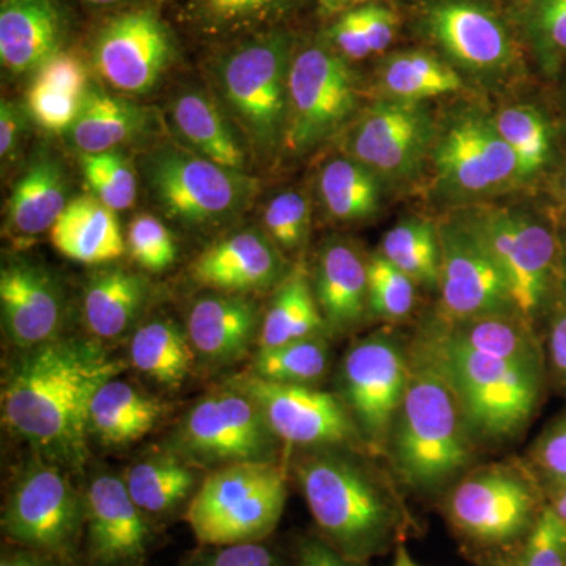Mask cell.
Segmentation results:
<instances>
[{
	"instance_id": "obj_1",
	"label": "cell",
	"mask_w": 566,
	"mask_h": 566,
	"mask_svg": "<svg viewBox=\"0 0 566 566\" xmlns=\"http://www.w3.org/2000/svg\"><path fill=\"white\" fill-rule=\"evenodd\" d=\"M123 370L125 363L95 340L57 337L25 349L3 382V424L44 460L81 468L93 397Z\"/></svg>"
},
{
	"instance_id": "obj_2",
	"label": "cell",
	"mask_w": 566,
	"mask_h": 566,
	"mask_svg": "<svg viewBox=\"0 0 566 566\" xmlns=\"http://www.w3.org/2000/svg\"><path fill=\"white\" fill-rule=\"evenodd\" d=\"M297 480L319 538L342 556L367 564L401 543L408 516L353 458L324 449L297 464Z\"/></svg>"
},
{
	"instance_id": "obj_3",
	"label": "cell",
	"mask_w": 566,
	"mask_h": 566,
	"mask_svg": "<svg viewBox=\"0 0 566 566\" xmlns=\"http://www.w3.org/2000/svg\"><path fill=\"white\" fill-rule=\"evenodd\" d=\"M411 375L389 439L395 469L411 490H439L464 471L472 436L452 386L411 346Z\"/></svg>"
},
{
	"instance_id": "obj_4",
	"label": "cell",
	"mask_w": 566,
	"mask_h": 566,
	"mask_svg": "<svg viewBox=\"0 0 566 566\" xmlns=\"http://www.w3.org/2000/svg\"><path fill=\"white\" fill-rule=\"evenodd\" d=\"M412 346L446 376L474 438H513L531 422L542 397L543 363H515L471 352L428 326Z\"/></svg>"
},
{
	"instance_id": "obj_5",
	"label": "cell",
	"mask_w": 566,
	"mask_h": 566,
	"mask_svg": "<svg viewBox=\"0 0 566 566\" xmlns=\"http://www.w3.org/2000/svg\"><path fill=\"white\" fill-rule=\"evenodd\" d=\"M501 268L521 318L534 326L560 290L558 232L542 216L517 207L468 205L458 214Z\"/></svg>"
},
{
	"instance_id": "obj_6",
	"label": "cell",
	"mask_w": 566,
	"mask_h": 566,
	"mask_svg": "<svg viewBox=\"0 0 566 566\" xmlns=\"http://www.w3.org/2000/svg\"><path fill=\"white\" fill-rule=\"evenodd\" d=\"M285 472L274 463H237L214 469L185 510L200 546L264 542L285 510Z\"/></svg>"
},
{
	"instance_id": "obj_7",
	"label": "cell",
	"mask_w": 566,
	"mask_h": 566,
	"mask_svg": "<svg viewBox=\"0 0 566 566\" xmlns=\"http://www.w3.org/2000/svg\"><path fill=\"white\" fill-rule=\"evenodd\" d=\"M293 40L275 32L248 41L216 66V82L253 151L271 158L285 145Z\"/></svg>"
},
{
	"instance_id": "obj_8",
	"label": "cell",
	"mask_w": 566,
	"mask_h": 566,
	"mask_svg": "<svg viewBox=\"0 0 566 566\" xmlns=\"http://www.w3.org/2000/svg\"><path fill=\"white\" fill-rule=\"evenodd\" d=\"M159 210L189 229H211L240 218L259 191V181L197 155L181 144L153 148L140 163Z\"/></svg>"
},
{
	"instance_id": "obj_9",
	"label": "cell",
	"mask_w": 566,
	"mask_h": 566,
	"mask_svg": "<svg viewBox=\"0 0 566 566\" xmlns=\"http://www.w3.org/2000/svg\"><path fill=\"white\" fill-rule=\"evenodd\" d=\"M84 495L62 465L35 461L11 483L2 510V534L13 546L76 566L84 542Z\"/></svg>"
},
{
	"instance_id": "obj_10",
	"label": "cell",
	"mask_w": 566,
	"mask_h": 566,
	"mask_svg": "<svg viewBox=\"0 0 566 566\" xmlns=\"http://www.w3.org/2000/svg\"><path fill=\"white\" fill-rule=\"evenodd\" d=\"M428 163L436 192L452 202L480 203L523 186L515 153L482 112L460 111L438 126Z\"/></svg>"
},
{
	"instance_id": "obj_11",
	"label": "cell",
	"mask_w": 566,
	"mask_h": 566,
	"mask_svg": "<svg viewBox=\"0 0 566 566\" xmlns=\"http://www.w3.org/2000/svg\"><path fill=\"white\" fill-rule=\"evenodd\" d=\"M546 504L526 476L512 468L482 469L465 476L447 494L450 527L472 547L499 556L516 546L534 526Z\"/></svg>"
},
{
	"instance_id": "obj_12",
	"label": "cell",
	"mask_w": 566,
	"mask_h": 566,
	"mask_svg": "<svg viewBox=\"0 0 566 566\" xmlns=\"http://www.w3.org/2000/svg\"><path fill=\"white\" fill-rule=\"evenodd\" d=\"M277 436L249 395L230 387L207 395L186 412L169 439L170 452L192 465L273 463Z\"/></svg>"
},
{
	"instance_id": "obj_13",
	"label": "cell",
	"mask_w": 566,
	"mask_h": 566,
	"mask_svg": "<svg viewBox=\"0 0 566 566\" xmlns=\"http://www.w3.org/2000/svg\"><path fill=\"white\" fill-rule=\"evenodd\" d=\"M359 84L348 61L329 44L294 52L289 77L285 145L294 155L315 150L353 120Z\"/></svg>"
},
{
	"instance_id": "obj_14",
	"label": "cell",
	"mask_w": 566,
	"mask_h": 566,
	"mask_svg": "<svg viewBox=\"0 0 566 566\" xmlns=\"http://www.w3.org/2000/svg\"><path fill=\"white\" fill-rule=\"evenodd\" d=\"M409 375V349L386 331L360 338L342 360L340 398L371 452L389 447Z\"/></svg>"
},
{
	"instance_id": "obj_15",
	"label": "cell",
	"mask_w": 566,
	"mask_h": 566,
	"mask_svg": "<svg viewBox=\"0 0 566 566\" xmlns=\"http://www.w3.org/2000/svg\"><path fill=\"white\" fill-rule=\"evenodd\" d=\"M438 132L424 103L381 98L345 133L344 155L363 163L385 182H409L430 161Z\"/></svg>"
},
{
	"instance_id": "obj_16",
	"label": "cell",
	"mask_w": 566,
	"mask_h": 566,
	"mask_svg": "<svg viewBox=\"0 0 566 566\" xmlns=\"http://www.w3.org/2000/svg\"><path fill=\"white\" fill-rule=\"evenodd\" d=\"M232 387L262 409L279 441L322 449L367 447L344 400L312 386L279 385L259 376H237Z\"/></svg>"
},
{
	"instance_id": "obj_17",
	"label": "cell",
	"mask_w": 566,
	"mask_h": 566,
	"mask_svg": "<svg viewBox=\"0 0 566 566\" xmlns=\"http://www.w3.org/2000/svg\"><path fill=\"white\" fill-rule=\"evenodd\" d=\"M438 230L441 279L436 316L442 319L520 316L501 268L480 238L457 216L439 222Z\"/></svg>"
},
{
	"instance_id": "obj_18",
	"label": "cell",
	"mask_w": 566,
	"mask_h": 566,
	"mask_svg": "<svg viewBox=\"0 0 566 566\" xmlns=\"http://www.w3.org/2000/svg\"><path fill=\"white\" fill-rule=\"evenodd\" d=\"M174 46L163 21L150 10L118 14L96 35L92 62L114 91L145 95L161 81Z\"/></svg>"
},
{
	"instance_id": "obj_19",
	"label": "cell",
	"mask_w": 566,
	"mask_h": 566,
	"mask_svg": "<svg viewBox=\"0 0 566 566\" xmlns=\"http://www.w3.org/2000/svg\"><path fill=\"white\" fill-rule=\"evenodd\" d=\"M84 560L87 566H144L156 545L151 517L133 501L123 479L96 476L84 494Z\"/></svg>"
},
{
	"instance_id": "obj_20",
	"label": "cell",
	"mask_w": 566,
	"mask_h": 566,
	"mask_svg": "<svg viewBox=\"0 0 566 566\" xmlns=\"http://www.w3.org/2000/svg\"><path fill=\"white\" fill-rule=\"evenodd\" d=\"M424 31L461 69L497 74L516 61V46L501 18L474 0H434Z\"/></svg>"
},
{
	"instance_id": "obj_21",
	"label": "cell",
	"mask_w": 566,
	"mask_h": 566,
	"mask_svg": "<svg viewBox=\"0 0 566 566\" xmlns=\"http://www.w3.org/2000/svg\"><path fill=\"white\" fill-rule=\"evenodd\" d=\"M0 314L3 334L22 352L55 340L65 316L57 279L31 260H10L0 271Z\"/></svg>"
},
{
	"instance_id": "obj_22",
	"label": "cell",
	"mask_w": 566,
	"mask_h": 566,
	"mask_svg": "<svg viewBox=\"0 0 566 566\" xmlns=\"http://www.w3.org/2000/svg\"><path fill=\"white\" fill-rule=\"evenodd\" d=\"M289 274L285 256L263 229L229 234L192 264L193 281L221 293L268 292Z\"/></svg>"
},
{
	"instance_id": "obj_23",
	"label": "cell",
	"mask_w": 566,
	"mask_h": 566,
	"mask_svg": "<svg viewBox=\"0 0 566 566\" xmlns=\"http://www.w3.org/2000/svg\"><path fill=\"white\" fill-rule=\"evenodd\" d=\"M259 308L244 294L208 293L189 308L186 333L205 363L226 365L243 359L260 337Z\"/></svg>"
},
{
	"instance_id": "obj_24",
	"label": "cell",
	"mask_w": 566,
	"mask_h": 566,
	"mask_svg": "<svg viewBox=\"0 0 566 566\" xmlns=\"http://www.w3.org/2000/svg\"><path fill=\"white\" fill-rule=\"evenodd\" d=\"M312 286L327 333H352L367 318L368 259L352 241L334 237L319 248Z\"/></svg>"
},
{
	"instance_id": "obj_25",
	"label": "cell",
	"mask_w": 566,
	"mask_h": 566,
	"mask_svg": "<svg viewBox=\"0 0 566 566\" xmlns=\"http://www.w3.org/2000/svg\"><path fill=\"white\" fill-rule=\"evenodd\" d=\"M65 40V18L55 0H3L0 61L14 76L35 73Z\"/></svg>"
},
{
	"instance_id": "obj_26",
	"label": "cell",
	"mask_w": 566,
	"mask_h": 566,
	"mask_svg": "<svg viewBox=\"0 0 566 566\" xmlns=\"http://www.w3.org/2000/svg\"><path fill=\"white\" fill-rule=\"evenodd\" d=\"M70 200L69 175L61 159L48 150L36 153L10 193L7 232L14 240L51 232Z\"/></svg>"
},
{
	"instance_id": "obj_27",
	"label": "cell",
	"mask_w": 566,
	"mask_h": 566,
	"mask_svg": "<svg viewBox=\"0 0 566 566\" xmlns=\"http://www.w3.org/2000/svg\"><path fill=\"white\" fill-rule=\"evenodd\" d=\"M170 125L182 147L212 163L245 172L248 155L229 115L208 93L188 88L175 96Z\"/></svg>"
},
{
	"instance_id": "obj_28",
	"label": "cell",
	"mask_w": 566,
	"mask_h": 566,
	"mask_svg": "<svg viewBox=\"0 0 566 566\" xmlns=\"http://www.w3.org/2000/svg\"><path fill=\"white\" fill-rule=\"evenodd\" d=\"M50 238L63 256L77 263H112L126 251V240L115 211L92 193L70 200L52 226Z\"/></svg>"
},
{
	"instance_id": "obj_29",
	"label": "cell",
	"mask_w": 566,
	"mask_h": 566,
	"mask_svg": "<svg viewBox=\"0 0 566 566\" xmlns=\"http://www.w3.org/2000/svg\"><path fill=\"white\" fill-rule=\"evenodd\" d=\"M151 296V283L123 266L103 268L84 289V322L96 338L122 337L140 318Z\"/></svg>"
},
{
	"instance_id": "obj_30",
	"label": "cell",
	"mask_w": 566,
	"mask_h": 566,
	"mask_svg": "<svg viewBox=\"0 0 566 566\" xmlns=\"http://www.w3.org/2000/svg\"><path fill=\"white\" fill-rule=\"evenodd\" d=\"M91 87L85 63L73 52H57L33 73L25 111L46 132L65 134L76 122Z\"/></svg>"
},
{
	"instance_id": "obj_31",
	"label": "cell",
	"mask_w": 566,
	"mask_h": 566,
	"mask_svg": "<svg viewBox=\"0 0 566 566\" xmlns=\"http://www.w3.org/2000/svg\"><path fill=\"white\" fill-rule=\"evenodd\" d=\"M150 126V112L137 103L92 85L80 115L63 134L80 155L120 150Z\"/></svg>"
},
{
	"instance_id": "obj_32",
	"label": "cell",
	"mask_w": 566,
	"mask_h": 566,
	"mask_svg": "<svg viewBox=\"0 0 566 566\" xmlns=\"http://www.w3.org/2000/svg\"><path fill=\"white\" fill-rule=\"evenodd\" d=\"M428 327L446 340L471 352L515 363H543L534 326L517 315L464 319H442L436 316Z\"/></svg>"
},
{
	"instance_id": "obj_33",
	"label": "cell",
	"mask_w": 566,
	"mask_h": 566,
	"mask_svg": "<svg viewBox=\"0 0 566 566\" xmlns=\"http://www.w3.org/2000/svg\"><path fill=\"white\" fill-rule=\"evenodd\" d=\"M163 415L161 401L114 378L93 397L88 433L103 446H129L150 433Z\"/></svg>"
},
{
	"instance_id": "obj_34",
	"label": "cell",
	"mask_w": 566,
	"mask_h": 566,
	"mask_svg": "<svg viewBox=\"0 0 566 566\" xmlns=\"http://www.w3.org/2000/svg\"><path fill=\"white\" fill-rule=\"evenodd\" d=\"M386 182L352 156H335L316 177L324 211L338 222H363L381 211Z\"/></svg>"
},
{
	"instance_id": "obj_35",
	"label": "cell",
	"mask_w": 566,
	"mask_h": 566,
	"mask_svg": "<svg viewBox=\"0 0 566 566\" xmlns=\"http://www.w3.org/2000/svg\"><path fill=\"white\" fill-rule=\"evenodd\" d=\"M123 482L136 505L155 521L191 502L197 472L191 463L167 450L137 461L126 471Z\"/></svg>"
},
{
	"instance_id": "obj_36",
	"label": "cell",
	"mask_w": 566,
	"mask_h": 566,
	"mask_svg": "<svg viewBox=\"0 0 566 566\" xmlns=\"http://www.w3.org/2000/svg\"><path fill=\"white\" fill-rule=\"evenodd\" d=\"M326 333L311 279L303 268H294L275 289L273 301L262 318L259 348H274L303 338L322 337Z\"/></svg>"
},
{
	"instance_id": "obj_37",
	"label": "cell",
	"mask_w": 566,
	"mask_h": 566,
	"mask_svg": "<svg viewBox=\"0 0 566 566\" xmlns=\"http://www.w3.org/2000/svg\"><path fill=\"white\" fill-rule=\"evenodd\" d=\"M129 356L140 374L170 389L188 379L196 360L188 333L169 318L142 324L133 335Z\"/></svg>"
},
{
	"instance_id": "obj_38",
	"label": "cell",
	"mask_w": 566,
	"mask_h": 566,
	"mask_svg": "<svg viewBox=\"0 0 566 566\" xmlns=\"http://www.w3.org/2000/svg\"><path fill=\"white\" fill-rule=\"evenodd\" d=\"M385 98L424 103L464 87L452 65L427 51L395 52L382 62L378 74Z\"/></svg>"
},
{
	"instance_id": "obj_39",
	"label": "cell",
	"mask_w": 566,
	"mask_h": 566,
	"mask_svg": "<svg viewBox=\"0 0 566 566\" xmlns=\"http://www.w3.org/2000/svg\"><path fill=\"white\" fill-rule=\"evenodd\" d=\"M495 128L515 153L523 185L536 180L556 159V132L545 112L531 104L505 107L493 117Z\"/></svg>"
},
{
	"instance_id": "obj_40",
	"label": "cell",
	"mask_w": 566,
	"mask_h": 566,
	"mask_svg": "<svg viewBox=\"0 0 566 566\" xmlns=\"http://www.w3.org/2000/svg\"><path fill=\"white\" fill-rule=\"evenodd\" d=\"M379 253L419 286L438 292L441 279V243L438 223L408 218L382 237Z\"/></svg>"
},
{
	"instance_id": "obj_41",
	"label": "cell",
	"mask_w": 566,
	"mask_h": 566,
	"mask_svg": "<svg viewBox=\"0 0 566 566\" xmlns=\"http://www.w3.org/2000/svg\"><path fill=\"white\" fill-rule=\"evenodd\" d=\"M398 17L382 2L364 3L340 14L327 29L326 43L346 61L385 52L397 35Z\"/></svg>"
},
{
	"instance_id": "obj_42",
	"label": "cell",
	"mask_w": 566,
	"mask_h": 566,
	"mask_svg": "<svg viewBox=\"0 0 566 566\" xmlns=\"http://www.w3.org/2000/svg\"><path fill=\"white\" fill-rule=\"evenodd\" d=\"M329 367V346L324 335L303 340L259 348L251 374L279 385L311 386L323 378Z\"/></svg>"
},
{
	"instance_id": "obj_43",
	"label": "cell",
	"mask_w": 566,
	"mask_h": 566,
	"mask_svg": "<svg viewBox=\"0 0 566 566\" xmlns=\"http://www.w3.org/2000/svg\"><path fill=\"white\" fill-rule=\"evenodd\" d=\"M417 283L398 270L382 253L368 256V316L387 323H400L412 314Z\"/></svg>"
},
{
	"instance_id": "obj_44",
	"label": "cell",
	"mask_w": 566,
	"mask_h": 566,
	"mask_svg": "<svg viewBox=\"0 0 566 566\" xmlns=\"http://www.w3.org/2000/svg\"><path fill=\"white\" fill-rule=\"evenodd\" d=\"M84 180L93 197L112 211H125L136 203L137 172L120 150L80 155Z\"/></svg>"
},
{
	"instance_id": "obj_45",
	"label": "cell",
	"mask_w": 566,
	"mask_h": 566,
	"mask_svg": "<svg viewBox=\"0 0 566 566\" xmlns=\"http://www.w3.org/2000/svg\"><path fill=\"white\" fill-rule=\"evenodd\" d=\"M480 566H566V523L545 505L528 534Z\"/></svg>"
},
{
	"instance_id": "obj_46",
	"label": "cell",
	"mask_w": 566,
	"mask_h": 566,
	"mask_svg": "<svg viewBox=\"0 0 566 566\" xmlns=\"http://www.w3.org/2000/svg\"><path fill=\"white\" fill-rule=\"evenodd\" d=\"M311 223V200L300 189L275 193L263 210V230L283 255L303 251Z\"/></svg>"
},
{
	"instance_id": "obj_47",
	"label": "cell",
	"mask_w": 566,
	"mask_h": 566,
	"mask_svg": "<svg viewBox=\"0 0 566 566\" xmlns=\"http://www.w3.org/2000/svg\"><path fill=\"white\" fill-rule=\"evenodd\" d=\"M527 35L547 73L566 62V0H536L528 14Z\"/></svg>"
},
{
	"instance_id": "obj_48",
	"label": "cell",
	"mask_w": 566,
	"mask_h": 566,
	"mask_svg": "<svg viewBox=\"0 0 566 566\" xmlns=\"http://www.w3.org/2000/svg\"><path fill=\"white\" fill-rule=\"evenodd\" d=\"M126 249L134 262L150 273H163L177 260V243L161 219L139 214L133 219L126 233Z\"/></svg>"
},
{
	"instance_id": "obj_49",
	"label": "cell",
	"mask_w": 566,
	"mask_h": 566,
	"mask_svg": "<svg viewBox=\"0 0 566 566\" xmlns=\"http://www.w3.org/2000/svg\"><path fill=\"white\" fill-rule=\"evenodd\" d=\"M181 566H286L282 554L270 543L202 546L186 558Z\"/></svg>"
},
{
	"instance_id": "obj_50",
	"label": "cell",
	"mask_w": 566,
	"mask_h": 566,
	"mask_svg": "<svg viewBox=\"0 0 566 566\" xmlns=\"http://www.w3.org/2000/svg\"><path fill=\"white\" fill-rule=\"evenodd\" d=\"M532 458L549 495L566 486V417L547 428L536 441Z\"/></svg>"
},
{
	"instance_id": "obj_51",
	"label": "cell",
	"mask_w": 566,
	"mask_h": 566,
	"mask_svg": "<svg viewBox=\"0 0 566 566\" xmlns=\"http://www.w3.org/2000/svg\"><path fill=\"white\" fill-rule=\"evenodd\" d=\"M208 17L229 25H248L270 18L290 0H200Z\"/></svg>"
},
{
	"instance_id": "obj_52",
	"label": "cell",
	"mask_w": 566,
	"mask_h": 566,
	"mask_svg": "<svg viewBox=\"0 0 566 566\" xmlns=\"http://www.w3.org/2000/svg\"><path fill=\"white\" fill-rule=\"evenodd\" d=\"M25 112L10 99H2L0 104V158L3 164L13 161L20 150L28 128Z\"/></svg>"
},
{
	"instance_id": "obj_53",
	"label": "cell",
	"mask_w": 566,
	"mask_h": 566,
	"mask_svg": "<svg viewBox=\"0 0 566 566\" xmlns=\"http://www.w3.org/2000/svg\"><path fill=\"white\" fill-rule=\"evenodd\" d=\"M293 566H367V564L342 556L319 536H308L297 545Z\"/></svg>"
},
{
	"instance_id": "obj_54",
	"label": "cell",
	"mask_w": 566,
	"mask_h": 566,
	"mask_svg": "<svg viewBox=\"0 0 566 566\" xmlns=\"http://www.w3.org/2000/svg\"><path fill=\"white\" fill-rule=\"evenodd\" d=\"M547 353H549L554 374L566 387V300L564 296L560 304L554 308L553 318H551Z\"/></svg>"
},
{
	"instance_id": "obj_55",
	"label": "cell",
	"mask_w": 566,
	"mask_h": 566,
	"mask_svg": "<svg viewBox=\"0 0 566 566\" xmlns=\"http://www.w3.org/2000/svg\"><path fill=\"white\" fill-rule=\"evenodd\" d=\"M0 566H70L57 560V558L46 556V554L36 553V551L25 549V547L14 546L13 549H7L0 558Z\"/></svg>"
},
{
	"instance_id": "obj_56",
	"label": "cell",
	"mask_w": 566,
	"mask_h": 566,
	"mask_svg": "<svg viewBox=\"0 0 566 566\" xmlns=\"http://www.w3.org/2000/svg\"><path fill=\"white\" fill-rule=\"evenodd\" d=\"M381 2V0H318L319 7L327 13H338V11L352 10L354 7L364 6V3Z\"/></svg>"
},
{
	"instance_id": "obj_57",
	"label": "cell",
	"mask_w": 566,
	"mask_h": 566,
	"mask_svg": "<svg viewBox=\"0 0 566 566\" xmlns=\"http://www.w3.org/2000/svg\"><path fill=\"white\" fill-rule=\"evenodd\" d=\"M558 245H560V262H558V277H560L562 296L566 300V222L557 227Z\"/></svg>"
},
{
	"instance_id": "obj_58",
	"label": "cell",
	"mask_w": 566,
	"mask_h": 566,
	"mask_svg": "<svg viewBox=\"0 0 566 566\" xmlns=\"http://www.w3.org/2000/svg\"><path fill=\"white\" fill-rule=\"evenodd\" d=\"M547 505H549L551 509H553V512L566 523V486L560 488L556 493L551 494Z\"/></svg>"
},
{
	"instance_id": "obj_59",
	"label": "cell",
	"mask_w": 566,
	"mask_h": 566,
	"mask_svg": "<svg viewBox=\"0 0 566 566\" xmlns=\"http://www.w3.org/2000/svg\"><path fill=\"white\" fill-rule=\"evenodd\" d=\"M390 566H420L415 560V557L409 553L408 547L405 546V543H398L397 547L394 549V558L392 564Z\"/></svg>"
},
{
	"instance_id": "obj_60",
	"label": "cell",
	"mask_w": 566,
	"mask_h": 566,
	"mask_svg": "<svg viewBox=\"0 0 566 566\" xmlns=\"http://www.w3.org/2000/svg\"><path fill=\"white\" fill-rule=\"evenodd\" d=\"M84 2L93 3V6H115V3L126 2V0H84Z\"/></svg>"
},
{
	"instance_id": "obj_61",
	"label": "cell",
	"mask_w": 566,
	"mask_h": 566,
	"mask_svg": "<svg viewBox=\"0 0 566 566\" xmlns=\"http://www.w3.org/2000/svg\"><path fill=\"white\" fill-rule=\"evenodd\" d=\"M560 192L564 193L566 200V169L564 170V174H562L560 177Z\"/></svg>"
}]
</instances>
